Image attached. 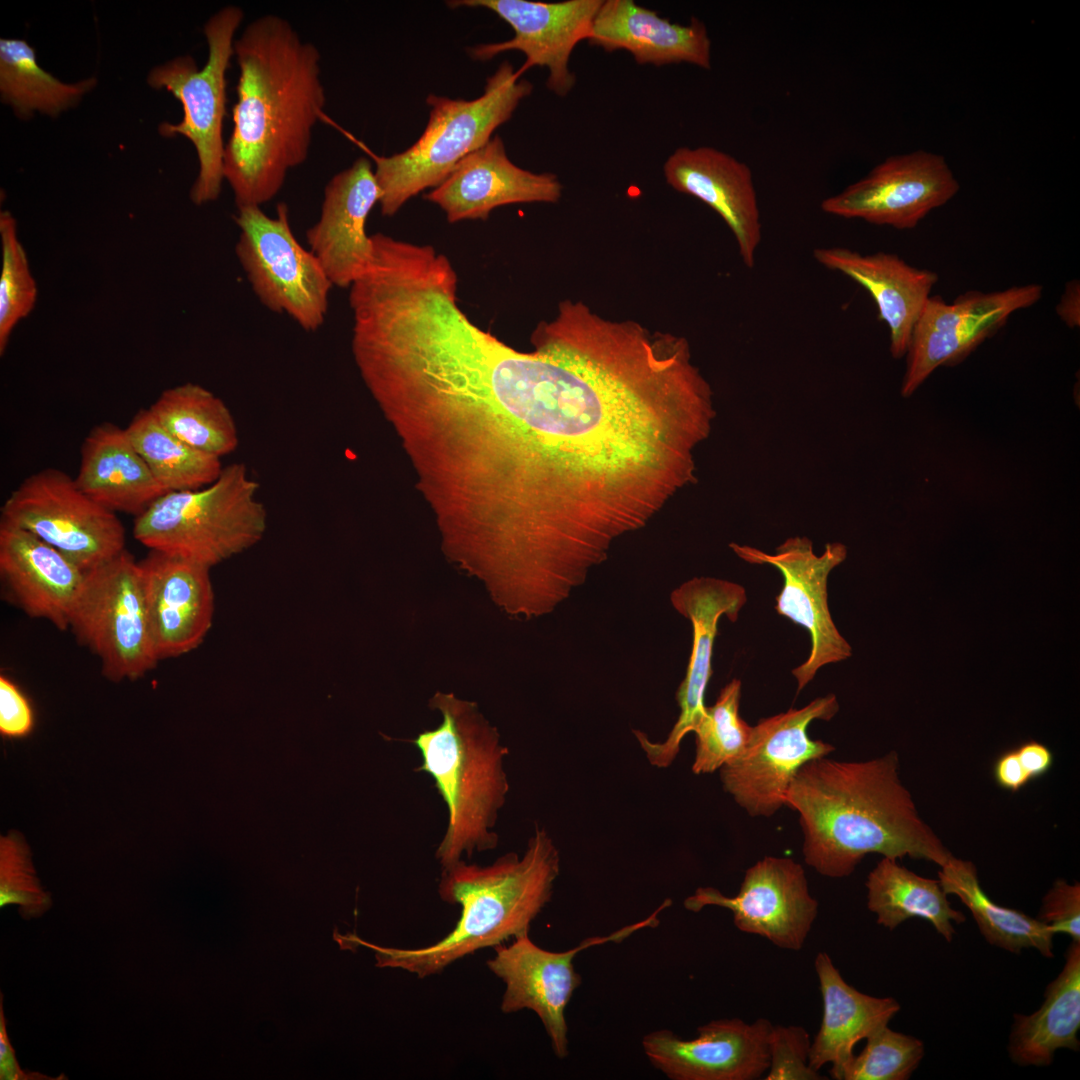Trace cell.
<instances>
[{
	"instance_id": "8fae6325",
	"label": "cell",
	"mask_w": 1080,
	"mask_h": 1080,
	"mask_svg": "<svg viewBox=\"0 0 1080 1080\" xmlns=\"http://www.w3.org/2000/svg\"><path fill=\"white\" fill-rule=\"evenodd\" d=\"M1 521L56 548L84 572L125 550V528L62 470L45 468L24 479L1 507Z\"/></svg>"
},
{
	"instance_id": "7bdbcfd3",
	"label": "cell",
	"mask_w": 1080,
	"mask_h": 1080,
	"mask_svg": "<svg viewBox=\"0 0 1080 1080\" xmlns=\"http://www.w3.org/2000/svg\"><path fill=\"white\" fill-rule=\"evenodd\" d=\"M0 1079L1 1080H54L38 1072L21 1069L6 1029L3 995L0 996Z\"/></svg>"
},
{
	"instance_id": "f6af8a7d",
	"label": "cell",
	"mask_w": 1080,
	"mask_h": 1080,
	"mask_svg": "<svg viewBox=\"0 0 1080 1080\" xmlns=\"http://www.w3.org/2000/svg\"><path fill=\"white\" fill-rule=\"evenodd\" d=\"M1015 750L1030 780L1045 775L1053 766L1054 755L1043 743L1029 740L1020 744Z\"/></svg>"
},
{
	"instance_id": "30bf717a",
	"label": "cell",
	"mask_w": 1080,
	"mask_h": 1080,
	"mask_svg": "<svg viewBox=\"0 0 1080 1080\" xmlns=\"http://www.w3.org/2000/svg\"><path fill=\"white\" fill-rule=\"evenodd\" d=\"M235 253L250 286L267 309L286 314L307 332L324 323L333 287L317 257L294 235L286 203L268 216L261 207L238 209Z\"/></svg>"
},
{
	"instance_id": "5bb4252c",
	"label": "cell",
	"mask_w": 1080,
	"mask_h": 1080,
	"mask_svg": "<svg viewBox=\"0 0 1080 1080\" xmlns=\"http://www.w3.org/2000/svg\"><path fill=\"white\" fill-rule=\"evenodd\" d=\"M1042 291L1039 284L969 291L951 303L930 296L912 331L902 396L910 397L938 367L962 362L1004 327L1014 312L1037 303Z\"/></svg>"
},
{
	"instance_id": "4dcf8cb0",
	"label": "cell",
	"mask_w": 1080,
	"mask_h": 1080,
	"mask_svg": "<svg viewBox=\"0 0 1080 1080\" xmlns=\"http://www.w3.org/2000/svg\"><path fill=\"white\" fill-rule=\"evenodd\" d=\"M867 907L877 917V924L893 930L911 918L930 922L938 934L951 941L954 923L966 918L954 909L939 880L922 877L900 865L897 859L883 857L865 882Z\"/></svg>"
},
{
	"instance_id": "bcb514c9",
	"label": "cell",
	"mask_w": 1080,
	"mask_h": 1080,
	"mask_svg": "<svg viewBox=\"0 0 1080 1080\" xmlns=\"http://www.w3.org/2000/svg\"><path fill=\"white\" fill-rule=\"evenodd\" d=\"M1080 291L1079 283L1073 280L1066 285L1064 294L1056 307L1058 316L1069 327H1078L1080 324Z\"/></svg>"
},
{
	"instance_id": "4316f807",
	"label": "cell",
	"mask_w": 1080,
	"mask_h": 1080,
	"mask_svg": "<svg viewBox=\"0 0 1080 1080\" xmlns=\"http://www.w3.org/2000/svg\"><path fill=\"white\" fill-rule=\"evenodd\" d=\"M588 42L606 52L626 50L638 64L685 62L703 69L711 67V40L701 20L692 18L688 25L672 23L632 0L603 1Z\"/></svg>"
},
{
	"instance_id": "9c48e42d",
	"label": "cell",
	"mask_w": 1080,
	"mask_h": 1080,
	"mask_svg": "<svg viewBox=\"0 0 1080 1080\" xmlns=\"http://www.w3.org/2000/svg\"><path fill=\"white\" fill-rule=\"evenodd\" d=\"M69 628L112 681L135 680L157 666L139 562L126 549L86 572Z\"/></svg>"
},
{
	"instance_id": "f1b7e54d",
	"label": "cell",
	"mask_w": 1080,
	"mask_h": 1080,
	"mask_svg": "<svg viewBox=\"0 0 1080 1080\" xmlns=\"http://www.w3.org/2000/svg\"><path fill=\"white\" fill-rule=\"evenodd\" d=\"M74 479L86 495L106 509L135 517L166 493L126 430L111 422L95 425L85 437Z\"/></svg>"
},
{
	"instance_id": "f35d334b",
	"label": "cell",
	"mask_w": 1080,
	"mask_h": 1080,
	"mask_svg": "<svg viewBox=\"0 0 1080 1080\" xmlns=\"http://www.w3.org/2000/svg\"><path fill=\"white\" fill-rule=\"evenodd\" d=\"M17 905L25 919L38 918L52 906L31 861L28 845L18 833L0 838V907Z\"/></svg>"
},
{
	"instance_id": "9a60e30c",
	"label": "cell",
	"mask_w": 1080,
	"mask_h": 1080,
	"mask_svg": "<svg viewBox=\"0 0 1080 1080\" xmlns=\"http://www.w3.org/2000/svg\"><path fill=\"white\" fill-rule=\"evenodd\" d=\"M730 547L751 564H770L783 576L784 582L776 596L775 610L781 616L804 627L811 637V650L805 662L793 669L800 692L824 665L836 663L852 655L850 644L840 634L832 620L827 597L829 573L847 557V548L839 542L827 543L818 556L807 537H790L767 554L757 548L731 543Z\"/></svg>"
},
{
	"instance_id": "52a82bcc",
	"label": "cell",
	"mask_w": 1080,
	"mask_h": 1080,
	"mask_svg": "<svg viewBox=\"0 0 1080 1080\" xmlns=\"http://www.w3.org/2000/svg\"><path fill=\"white\" fill-rule=\"evenodd\" d=\"M258 490L246 465L232 463L205 487L160 496L135 517L133 535L150 550L211 568L264 536L267 512Z\"/></svg>"
},
{
	"instance_id": "484cf974",
	"label": "cell",
	"mask_w": 1080,
	"mask_h": 1080,
	"mask_svg": "<svg viewBox=\"0 0 1080 1080\" xmlns=\"http://www.w3.org/2000/svg\"><path fill=\"white\" fill-rule=\"evenodd\" d=\"M813 257L869 292L889 328L892 357H904L914 325L939 279L937 273L913 267L893 253L862 254L840 246L816 248Z\"/></svg>"
},
{
	"instance_id": "ab89813d",
	"label": "cell",
	"mask_w": 1080,
	"mask_h": 1080,
	"mask_svg": "<svg viewBox=\"0 0 1080 1080\" xmlns=\"http://www.w3.org/2000/svg\"><path fill=\"white\" fill-rule=\"evenodd\" d=\"M811 1041L802 1026H772L768 1041L769 1068L765 1080H821L809 1064Z\"/></svg>"
},
{
	"instance_id": "1f68e13d",
	"label": "cell",
	"mask_w": 1080,
	"mask_h": 1080,
	"mask_svg": "<svg viewBox=\"0 0 1080 1080\" xmlns=\"http://www.w3.org/2000/svg\"><path fill=\"white\" fill-rule=\"evenodd\" d=\"M944 892L957 896L971 912L980 933L991 945L1009 952L1036 949L1054 957V933L1049 926L1019 910L998 905L981 887L975 865L952 856L938 872Z\"/></svg>"
},
{
	"instance_id": "5b68a950",
	"label": "cell",
	"mask_w": 1080,
	"mask_h": 1080,
	"mask_svg": "<svg viewBox=\"0 0 1080 1080\" xmlns=\"http://www.w3.org/2000/svg\"><path fill=\"white\" fill-rule=\"evenodd\" d=\"M430 707L441 713V724L412 742L422 758L415 770L433 778L447 808L446 831L435 852L445 869L497 847L493 828L509 792L504 769L509 750L476 703L437 692Z\"/></svg>"
},
{
	"instance_id": "d6a6232c",
	"label": "cell",
	"mask_w": 1080,
	"mask_h": 1080,
	"mask_svg": "<svg viewBox=\"0 0 1080 1080\" xmlns=\"http://www.w3.org/2000/svg\"><path fill=\"white\" fill-rule=\"evenodd\" d=\"M149 409L171 434L198 451L221 458L238 447V429L229 408L199 384L166 389Z\"/></svg>"
},
{
	"instance_id": "2e32d148",
	"label": "cell",
	"mask_w": 1080,
	"mask_h": 1080,
	"mask_svg": "<svg viewBox=\"0 0 1080 1080\" xmlns=\"http://www.w3.org/2000/svg\"><path fill=\"white\" fill-rule=\"evenodd\" d=\"M706 906L729 909L737 929L789 950L803 947L818 915V901L810 894L804 868L787 857L757 861L746 870L733 897L713 887H700L684 900V907L692 912Z\"/></svg>"
},
{
	"instance_id": "b9f144b4",
	"label": "cell",
	"mask_w": 1080,
	"mask_h": 1080,
	"mask_svg": "<svg viewBox=\"0 0 1080 1080\" xmlns=\"http://www.w3.org/2000/svg\"><path fill=\"white\" fill-rule=\"evenodd\" d=\"M32 708L20 689L6 676L0 677V733L17 738L33 728Z\"/></svg>"
},
{
	"instance_id": "7402d4cb",
	"label": "cell",
	"mask_w": 1080,
	"mask_h": 1080,
	"mask_svg": "<svg viewBox=\"0 0 1080 1080\" xmlns=\"http://www.w3.org/2000/svg\"><path fill=\"white\" fill-rule=\"evenodd\" d=\"M380 196L366 157L356 159L327 182L319 219L307 229L306 241L333 286L349 288L370 264L373 242L366 223Z\"/></svg>"
},
{
	"instance_id": "cb8c5ba5",
	"label": "cell",
	"mask_w": 1080,
	"mask_h": 1080,
	"mask_svg": "<svg viewBox=\"0 0 1080 1080\" xmlns=\"http://www.w3.org/2000/svg\"><path fill=\"white\" fill-rule=\"evenodd\" d=\"M663 174L674 190L701 200L723 219L743 263L753 268L762 224L749 166L713 147H680L666 159Z\"/></svg>"
},
{
	"instance_id": "3957f363",
	"label": "cell",
	"mask_w": 1080,
	"mask_h": 1080,
	"mask_svg": "<svg viewBox=\"0 0 1080 1080\" xmlns=\"http://www.w3.org/2000/svg\"><path fill=\"white\" fill-rule=\"evenodd\" d=\"M784 806L799 814L805 863L825 877L851 875L868 854L939 867L953 856L919 815L895 751L866 761L812 759L795 775Z\"/></svg>"
},
{
	"instance_id": "4fadbf2b",
	"label": "cell",
	"mask_w": 1080,
	"mask_h": 1080,
	"mask_svg": "<svg viewBox=\"0 0 1080 1080\" xmlns=\"http://www.w3.org/2000/svg\"><path fill=\"white\" fill-rule=\"evenodd\" d=\"M671 904L665 900L650 916L627 925L607 936L584 939L572 949L552 952L534 944L529 935L514 939L511 945L493 947L495 956L486 962L489 970L506 985L500 1009L515 1013L523 1009L535 1012L550 1039L554 1054L564 1059L569 1053L565 1009L582 978L575 970V956L590 947L621 942L634 932L659 923L658 914Z\"/></svg>"
},
{
	"instance_id": "ba28073f",
	"label": "cell",
	"mask_w": 1080,
	"mask_h": 1080,
	"mask_svg": "<svg viewBox=\"0 0 1080 1080\" xmlns=\"http://www.w3.org/2000/svg\"><path fill=\"white\" fill-rule=\"evenodd\" d=\"M244 19V11L227 5L214 13L204 25L208 58L198 68L190 55L176 57L154 67L148 84L165 88L183 108L180 122H164L159 131L164 136L183 135L195 147L199 171L190 190L196 205L216 200L224 179L223 123L226 116V72L234 56L235 34Z\"/></svg>"
},
{
	"instance_id": "d4e9b609",
	"label": "cell",
	"mask_w": 1080,
	"mask_h": 1080,
	"mask_svg": "<svg viewBox=\"0 0 1080 1080\" xmlns=\"http://www.w3.org/2000/svg\"><path fill=\"white\" fill-rule=\"evenodd\" d=\"M86 572L34 534L0 521V579L6 598L59 630L69 618Z\"/></svg>"
},
{
	"instance_id": "44dd1931",
	"label": "cell",
	"mask_w": 1080,
	"mask_h": 1080,
	"mask_svg": "<svg viewBox=\"0 0 1080 1080\" xmlns=\"http://www.w3.org/2000/svg\"><path fill=\"white\" fill-rule=\"evenodd\" d=\"M139 562L146 611L158 660L196 649L213 622L210 568L150 550Z\"/></svg>"
},
{
	"instance_id": "74e56055",
	"label": "cell",
	"mask_w": 1080,
	"mask_h": 1080,
	"mask_svg": "<svg viewBox=\"0 0 1080 1080\" xmlns=\"http://www.w3.org/2000/svg\"><path fill=\"white\" fill-rule=\"evenodd\" d=\"M923 1042L885 1025L866 1038V1045L843 1070L841 1080H907L924 1056Z\"/></svg>"
},
{
	"instance_id": "6da1fadb",
	"label": "cell",
	"mask_w": 1080,
	"mask_h": 1080,
	"mask_svg": "<svg viewBox=\"0 0 1080 1080\" xmlns=\"http://www.w3.org/2000/svg\"><path fill=\"white\" fill-rule=\"evenodd\" d=\"M395 428L437 522L493 582L531 593L584 584L682 488L692 440L667 372L579 325L529 353L461 336L405 388Z\"/></svg>"
},
{
	"instance_id": "ffe728a7",
	"label": "cell",
	"mask_w": 1080,
	"mask_h": 1080,
	"mask_svg": "<svg viewBox=\"0 0 1080 1080\" xmlns=\"http://www.w3.org/2000/svg\"><path fill=\"white\" fill-rule=\"evenodd\" d=\"M773 1024L760 1018L717 1019L682 1039L661 1029L648 1033L642 1047L650 1063L671 1080H756L769 1068L768 1041Z\"/></svg>"
},
{
	"instance_id": "603a6c76",
	"label": "cell",
	"mask_w": 1080,
	"mask_h": 1080,
	"mask_svg": "<svg viewBox=\"0 0 1080 1080\" xmlns=\"http://www.w3.org/2000/svg\"><path fill=\"white\" fill-rule=\"evenodd\" d=\"M563 186L550 172L534 173L515 165L495 135L467 155L424 198L438 205L447 221L486 220L497 207L517 203H556Z\"/></svg>"
},
{
	"instance_id": "7a4b0ae2",
	"label": "cell",
	"mask_w": 1080,
	"mask_h": 1080,
	"mask_svg": "<svg viewBox=\"0 0 1080 1080\" xmlns=\"http://www.w3.org/2000/svg\"><path fill=\"white\" fill-rule=\"evenodd\" d=\"M234 56L239 77L224 179L237 209L261 207L307 160L313 130L325 119L321 55L288 20L265 14L235 39Z\"/></svg>"
},
{
	"instance_id": "d6986e66",
	"label": "cell",
	"mask_w": 1080,
	"mask_h": 1080,
	"mask_svg": "<svg viewBox=\"0 0 1080 1080\" xmlns=\"http://www.w3.org/2000/svg\"><path fill=\"white\" fill-rule=\"evenodd\" d=\"M671 604L690 620L693 628L692 651L685 678L676 699L679 717L663 742L651 741L645 733H633L651 765L668 767L679 753L684 737L693 732L705 714V692L713 674L712 655L719 619L724 615L732 622L747 601L743 586L713 577H694L681 584L670 595Z\"/></svg>"
},
{
	"instance_id": "277c9868",
	"label": "cell",
	"mask_w": 1080,
	"mask_h": 1080,
	"mask_svg": "<svg viewBox=\"0 0 1080 1080\" xmlns=\"http://www.w3.org/2000/svg\"><path fill=\"white\" fill-rule=\"evenodd\" d=\"M559 873V851L547 831L536 826L521 857L508 852L487 866L461 860L442 869L439 897L458 904L461 915L439 941L420 948H394L337 931L334 939L341 949L364 946L374 951L377 967L403 969L418 978L440 974L478 950L529 935L531 923L551 900Z\"/></svg>"
},
{
	"instance_id": "ee69618b",
	"label": "cell",
	"mask_w": 1080,
	"mask_h": 1080,
	"mask_svg": "<svg viewBox=\"0 0 1080 1080\" xmlns=\"http://www.w3.org/2000/svg\"><path fill=\"white\" fill-rule=\"evenodd\" d=\"M993 777L1000 788L1010 792H1018L1031 781L1019 761L1015 748L997 757L993 765Z\"/></svg>"
},
{
	"instance_id": "83f0119b",
	"label": "cell",
	"mask_w": 1080,
	"mask_h": 1080,
	"mask_svg": "<svg viewBox=\"0 0 1080 1080\" xmlns=\"http://www.w3.org/2000/svg\"><path fill=\"white\" fill-rule=\"evenodd\" d=\"M814 965L823 1016L811 1042L809 1064L817 1071L831 1064L830 1075L841 1080L844 1068L854 1056L855 1045L888 1025L900 1011V1004L892 997L871 996L849 985L825 952L817 954Z\"/></svg>"
},
{
	"instance_id": "ac0fdd59",
	"label": "cell",
	"mask_w": 1080,
	"mask_h": 1080,
	"mask_svg": "<svg viewBox=\"0 0 1080 1080\" xmlns=\"http://www.w3.org/2000/svg\"><path fill=\"white\" fill-rule=\"evenodd\" d=\"M603 0H566L538 2L526 0H460L451 7H483L496 13L514 31L510 40L479 44L469 50L474 60L488 61L496 55L517 50L526 60L520 71L533 66L546 67V85L558 96H566L576 82L569 69L571 54L577 44L588 40L594 18Z\"/></svg>"
},
{
	"instance_id": "f546056e",
	"label": "cell",
	"mask_w": 1080,
	"mask_h": 1080,
	"mask_svg": "<svg viewBox=\"0 0 1080 1080\" xmlns=\"http://www.w3.org/2000/svg\"><path fill=\"white\" fill-rule=\"evenodd\" d=\"M1080 942L1072 941L1065 964L1049 983L1040 1008L1014 1014L1008 1052L1021 1066H1048L1058 1049L1078 1051L1080 1042Z\"/></svg>"
},
{
	"instance_id": "d590c367",
	"label": "cell",
	"mask_w": 1080,
	"mask_h": 1080,
	"mask_svg": "<svg viewBox=\"0 0 1080 1080\" xmlns=\"http://www.w3.org/2000/svg\"><path fill=\"white\" fill-rule=\"evenodd\" d=\"M740 697L741 681L733 679L722 688L714 705L706 706L704 716L693 730L696 735L694 774L719 770L739 757L748 746L752 726L739 714Z\"/></svg>"
},
{
	"instance_id": "e0dca14e",
	"label": "cell",
	"mask_w": 1080,
	"mask_h": 1080,
	"mask_svg": "<svg viewBox=\"0 0 1080 1080\" xmlns=\"http://www.w3.org/2000/svg\"><path fill=\"white\" fill-rule=\"evenodd\" d=\"M959 184L942 156L917 151L888 157L864 178L821 202V209L846 219L912 229L947 203Z\"/></svg>"
},
{
	"instance_id": "7c38bea8",
	"label": "cell",
	"mask_w": 1080,
	"mask_h": 1080,
	"mask_svg": "<svg viewBox=\"0 0 1080 1080\" xmlns=\"http://www.w3.org/2000/svg\"><path fill=\"white\" fill-rule=\"evenodd\" d=\"M838 710L836 696L829 694L803 708L761 719L752 727L745 751L719 769L724 790L750 816L774 815L784 806L799 769L835 750L827 742L811 739L807 728L814 720H831Z\"/></svg>"
},
{
	"instance_id": "e575fe53",
	"label": "cell",
	"mask_w": 1080,
	"mask_h": 1080,
	"mask_svg": "<svg viewBox=\"0 0 1080 1080\" xmlns=\"http://www.w3.org/2000/svg\"><path fill=\"white\" fill-rule=\"evenodd\" d=\"M125 430L166 493L205 487L213 483L223 469L221 458L179 440L161 425L149 408L139 410Z\"/></svg>"
},
{
	"instance_id": "8992f818",
	"label": "cell",
	"mask_w": 1080,
	"mask_h": 1080,
	"mask_svg": "<svg viewBox=\"0 0 1080 1080\" xmlns=\"http://www.w3.org/2000/svg\"><path fill=\"white\" fill-rule=\"evenodd\" d=\"M521 74L505 61L486 79L483 94L476 99L430 94L429 120L419 139L391 156L371 154L383 216L395 215L421 191L439 186L461 160L492 138L533 90Z\"/></svg>"
},
{
	"instance_id": "836d02e7",
	"label": "cell",
	"mask_w": 1080,
	"mask_h": 1080,
	"mask_svg": "<svg viewBox=\"0 0 1080 1080\" xmlns=\"http://www.w3.org/2000/svg\"><path fill=\"white\" fill-rule=\"evenodd\" d=\"M96 84L95 78L61 82L41 68L34 49L24 40H0V94L19 117L33 111L57 116L74 106Z\"/></svg>"
},
{
	"instance_id": "60d3db41",
	"label": "cell",
	"mask_w": 1080,
	"mask_h": 1080,
	"mask_svg": "<svg viewBox=\"0 0 1080 1080\" xmlns=\"http://www.w3.org/2000/svg\"><path fill=\"white\" fill-rule=\"evenodd\" d=\"M1050 927L1054 934L1069 935L1080 942V884L1064 879L1054 882L1042 900L1037 917Z\"/></svg>"
},
{
	"instance_id": "8d00e7d4",
	"label": "cell",
	"mask_w": 1080,
	"mask_h": 1080,
	"mask_svg": "<svg viewBox=\"0 0 1080 1080\" xmlns=\"http://www.w3.org/2000/svg\"><path fill=\"white\" fill-rule=\"evenodd\" d=\"M0 239V354L3 355L14 328L34 309L38 288L18 237L16 220L8 211L0 213Z\"/></svg>"
}]
</instances>
